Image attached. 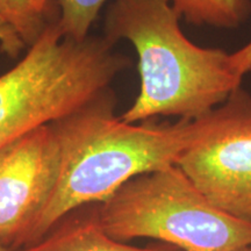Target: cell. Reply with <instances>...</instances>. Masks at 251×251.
Returning a JSON list of instances; mask_svg holds the SVG:
<instances>
[{"instance_id": "cell-1", "label": "cell", "mask_w": 251, "mask_h": 251, "mask_svg": "<svg viewBox=\"0 0 251 251\" xmlns=\"http://www.w3.org/2000/svg\"><path fill=\"white\" fill-rule=\"evenodd\" d=\"M115 106L117 96L108 87L50 124L59 148L58 178L24 247L81 207L105 201L137 176L178 165L205 133L207 114L176 124H157L153 119L130 124L115 117Z\"/></svg>"}, {"instance_id": "cell-2", "label": "cell", "mask_w": 251, "mask_h": 251, "mask_svg": "<svg viewBox=\"0 0 251 251\" xmlns=\"http://www.w3.org/2000/svg\"><path fill=\"white\" fill-rule=\"evenodd\" d=\"M170 0H114L106 11L103 36L130 42L139 57L140 93L121 115L126 122L157 117L197 120L241 87L243 77L230 54L202 48L185 36Z\"/></svg>"}, {"instance_id": "cell-3", "label": "cell", "mask_w": 251, "mask_h": 251, "mask_svg": "<svg viewBox=\"0 0 251 251\" xmlns=\"http://www.w3.org/2000/svg\"><path fill=\"white\" fill-rule=\"evenodd\" d=\"M131 64L103 35L75 41L56 20L0 75V149L83 107Z\"/></svg>"}, {"instance_id": "cell-4", "label": "cell", "mask_w": 251, "mask_h": 251, "mask_svg": "<svg viewBox=\"0 0 251 251\" xmlns=\"http://www.w3.org/2000/svg\"><path fill=\"white\" fill-rule=\"evenodd\" d=\"M96 214L120 242L152 238L181 251H229L251 246V224L216 207L178 165L127 181Z\"/></svg>"}, {"instance_id": "cell-5", "label": "cell", "mask_w": 251, "mask_h": 251, "mask_svg": "<svg viewBox=\"0 0 251 251\" xmlns=\"http://www.w3.org/2000/svg\"><path fill=\"white\" fill-rule=\"evenodd\" d=\"M205 118L178 166L216 207L251 224V94L238 87Z\"/></svg>"}, {"instance_id": "cell-6", "label": "cell", "mask_w": 251, "mask_h": 251, "mask_svg": "<svg viewBox=\"0 0 251 251\" xmlns=\"http://www.w3.org/2000/svg\"><path fill=\"white\" fill-rule=\"evenodd\" d=\"M59 148L46 125L0 149V243L21 249L54 191Z\"/></svg>"}, {"instance_id": "cell-7", "label": "cell", "mask_w": 251, "mask_h": 251, "mask_svg": "<svg viewBox=\"0 0 251 251\" xmlns=\"http://www.w3.org/2000/svg\"><path fill=\"white\" fill-rule=\"evenodd\" d=\"M17 251H181L171 244L135 247L114 240L103 230L97 219L96 208L91 214L65 216L45 236Z\"/></svg>"}, {"instance_id": "cell-8", "label": "cell", "mask_w": 251, "mask_h": 251, "mask_svg": "<svg viewBox=\"0 0 251 251\" xmlns=\"http://www.w3.org/2000/svg\"><path fill=\"white\" fill-rule=\"evenodd\" d=\"M0 18L17 31L26 50L59 19L57 0H0Z\"/></svg>"}, {"instance_id": "cell-9", "label": "cell", "mask_w": 251, "mask_h": 251, "mask_svg": "<svg viewBox=\"0 0 251 251\" xmlns=\"http://www.w3.org/2000/svg\"><path fill=\"white\" fill-rule=\"evenodd\" d=\"M180 19L194 26L231 29L251 13V0H170Z\"/></svg>"}, {"instance_id": "cell-10", "label": "cell", "mask_w": 251, "mask_h": 251, "mask_svg": "<svg viewBox=\"0 0 251 251\" xmlns=\"http://www.w3.org/2000/svg\"><path fill=\"white\" fill-rule=\"evenodd\" d=\"M107 0H57L58 26L64 37L84 41Z\"/></svg>"}, {"instance_id": "cell-11", "label": "cell", "mask_w": 251, "mask_h": 251, "mask_svg": "<svg viewBox=\"0 0 251 251\" xmlns=\"http://www.w3.org/2000/svg\"><path fill=\"white\" fill-rule=\"evenodd\" d=\"M24 49L26 47L17 31L0 18V51L9 58H17Z\"/></svg>"}, {"instance_id": "cell-12", "label": "cell", "mask_w": 251, "mask_h": 251, "mask_svg": "<svg viewBox=\"0 0 251 251\" xmlns=\"http://www.w3.org/2000/svg\"><path fill=\"white\" fill-rule=\"evenodd\" d=\"M231 65L238 76L244 77L251 71V41L246 46L230 54Z\"/></svg>"}, {"instance_id": "cell-13", "label": "cell", "mask_w": 251, "mask_h": 251, "mask_svg": "<svg viewBox=\"0 0 251 251\" xmlns=\"http://www.w3.org/2000/svg\"><path fill=\"white\" fill-rule=\"evenodd\" d=\"M229 251H251V246H246V247L236 248V249L229 250Z\"/></svg>"}, {"instance_id": "cell-14", "label": "cell", "mask_w": 251, "mask_h": 251, "mask_svg": "<svg viewBox=\"0 0 251 251\" xmlns=\"http://www.w3.org/2000/svg\"><path fill=\"white\" fill-rule=\"evenodd\" d=\"M0 251H11V250H9L8 248H6V247L4 246V244L0 243Z\"/></svg>"}]
</instances>
